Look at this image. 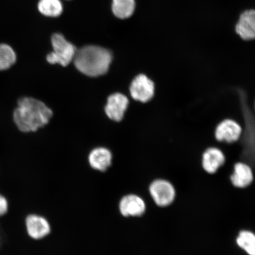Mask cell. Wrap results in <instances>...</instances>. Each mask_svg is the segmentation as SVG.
<instances>
[{
    "label": "cell",
    "mask_w": 255,
    "mask_h": 255,
    "mask_svg": "<svg viewBox=\"0 0 255 255\" xmlns=\"http://www.w3.org/2000/svg\"><path fill=\"white\" fill-rule=\"evenodd\" d=\"M129 93L133 100L147 103L155 95L154 82L145 74L137 75L130 83Z\"/></svg>",
    "instance_id": "cell-5"
},
{
    "label": "cell",
    "mask_w": 255,
    "mask_h": 255,
    "mask_svg": "<svg viewBox=\"0 0 255 255\" xmlns=\"http://www.w3.org/2000/svg\"><path fill=\"white\" fill-rule=\"evenodd\" d=\"M149 191L156 205L161 207L171 205L176 195L173 185L164 179L153 181L149 187Z\"/></svg>",
    "instance_id": "cell-4"
},
{
    "label": "cell",
    "mask_w": 255,
    "mask_h": 255,
    "mask_svg": "<svg viewBox=\"0 0 255 255\" xmlns=\"http://www.w3.org/2000/svg\"><path fill=\"white\" fill-rule=\"evenodd\" d=\"M128 105L129 100L125 95L121 93L112 94L108 98L105 108V113L111 120L120 122L124 119Z\"/></svg>",
    "instance_id": "cell-6"
},
{
    "label": "cell",
    "mask_w": 255,
    "mask_h": 255,
    "mask_svg": "<svg viewBox=\"0 0 255 255\" xmlns=\"http://www.w3.org/2000/svg\"><path fill=\"white\" fill-rule=\"evenodd\" d=\"M135 7V0H113L112 1V11L116 17L122 20L131 17Z\"/></svg>",
    "instance_id": "cell-14"
},
{
    "label": "cell",
    "mask_w": 255,
    "mask_h": 255,
    "mask_svg": "<svg viewBox=\"0 0 255 255\" xmlns=\"http://www.w3.org/2000/svg\"><path fill=\"white\" fill-rule=\"evenodd\" d=\"M8 202L6 197L0 193V217L4 216L8 211Z\"/></svg>",
    "instance_id": "cell-18"
},
{
    "label": "cell",
    "mask_w": 255,
    "mask_h": 255,
    "mask_svg": "<svg viewBox=\"0 0 255 255\" xmlns=\"http://www.w3.org/2000/svg\"><path fill=\"white\" fill-rule=\"evenodd\" d=\"M239 37L245 41L254 40L255 37V11L248 9L241 14L235 27Z\"/></svg>",
    "instance_id": "cell-10"
},
{
    "label": "cell",
    "mask_w": 255,
    "mask_h": 255,
    "mask_svg": "<svg viewBox=\"0 0 255 255\" xmlns=\"http://www.w3.org/2000/svg\"><path fill=\"white\" fill-rule=\"evenodd\" d=\"M53 52L48 54L47 61L50 64H59L66 66L73 61L76 53V47L65 39L62 34H53L52 39Z\"/></svg>",
    "instance_id": "cell-3"
},
{
    "label": "cell",
    "mask_w": 255,
    "mask_h": 255,
    "mask_svg": "<svg viewBox=\"0 0 255 255\" xmlns=\"http://www.w3.org/2000/svg\"><path fill=\"white\" fill-rule=\"evenodd\" d=\"M238 246L249 255H255V236L249 231H242L237 238Z\"/></svg>",
    "instance_id": "cell-16"
},
{
    "label": "cell",
    "mask_w": 255,
    "mask_h": 255,
    "mask_svg": "<svg viewBox=\"0 0 255 255\" xmlns=\"http://www.w3.org/2000/svg\"><path fill=\"white\" fill-rule=\"evenodd\" d=\"M225 156L221 149L216 147L207 148L202 156V167L206 173H216L225 162Z\"/></svg>",
    "instance_id": "cell-11"
},
{
    "label": "cell",
    "mask_w": 255,
    "mask_h": 255,
    "mask_svg": "<svg viewBox=\"0 0 255 255\" xmlns=\"http://www.w3.org/2000/svg\"><path fill=\"white\" fill-rule=\"evenodd\" d=\"M242 128L235 121L226 119L217 126L215 136L217 141L232 143L238 141L242 134Z\"/></svg>",
    "instance_id": "cell-8"
},
{
    "label": "cell",
    "mask_w": 255,
    "mask_h": 255,
    "mask_svg": "<svg viewBox=\"0 0 255 255\" xmlns=\"http://www.w3.org/2000/svg\"><path fill=\"white\" fill-rule=\"evenodd\" d=\"M16 61L15 53L7 44H0V71H5L14 65Z\"/></svg>",
    "instance_id": "cell-17"
},
{
    "label": "cell",
    "mask_w": 255,
    "mask_h": 255,
    "mask_svg": "<svg viewBox=\"0 0 255 255\" xmlns=\"http://www.w3.org/2000/svg\"><path fill=\"white\" fill-rule=\"evenodd\" d=\"M88 161L89 165L94 170L105 172L111 167L113 154L106 148H96L89 154Z\"/></svg>",
    "instance_id": "cell-12"
},
{
    "label": "cell",
    "mask_w": 255,
    "mask_h": 255,
    "mask_svg": "<svg viewBox=\"0 0 255 255\" xmlns=\"http://www.w3.org/2000/svg\"><path fill=\"white\" fill-rule=\"evenodd\" d=\"M254 180V174L250 166L244 162H238L234 166V171L231 176L234 186L239 189L250 186Z\"/></svg>",
    "instance_id": "cell-13"
},
{
    "label": "cell",
    "mask_w": 255,
    "mask_h": 255,
    "mask_svg": "<svg viewBox=\"0 0 255 255\" xmlns=\"http://www.w3.org/2000/svg\"><path fill=\"white\" fill-rule=\"evenodd\" d=\"M37 7L41 14L48 17H59L63 11L60 0H40Z\"/></svg>",
    "instance_id": "cell-15"
},
{
    "label": "cell",
    "mask_w": 255,
    "mask_h": 255,
    "mask_svg": "<svg viewBox=\"0 0 255 255\" xmlns=\"http://www.w3.org/2000/svg\"><path fill=\"white\" fill-rule=\"evenodd\" d=\"M53 112L42 102L25 97L20 99L14 113V121L22 132L36 131L49 123Z\"/></svg>",
    "instance_id": "cell-1"
},
{
    "label": "cell",
    "mask_w": 255,
    "mask_h": 255,
    "mask_svg": "<svg viewBox=\"0 0 255 255\" xmlns=\"http://www.w3.org/2000/svg\"><path fill=\"white\" fill-rule=\"evenodd\" d=\"M119 210L121 214L126 218L141 216L145 212L146 205L141 197L128 194L120 200Z\"/></svg>",
    "instance_id": "cell-9"
},
{
    "label": "cell",
    "mask_w": 255,
    "mask_h": 255,
    "mask_svg": "<svg viewBox=\"0 0 255 255\" xmlns=\"http://www.w3.org/2000/svg\"><path fill=\"white\" fill-rule=\"evenodd\" d=\"M27 234L35 240H40L49 235L51 226L44 217L31 214L27 216L25 221Z\"/></svg>",
    "instance_id": "cell-7"
},
{
    "label": "cell",
    "mask_w": 255,
    "mask_h": 255,
    "mask_svg": "<svg viewBox=\"0 0 255 255\" xmlns=\"http://www.w3.org/2000/svg\"><path fill=\"white\" fill-rule=\"evenodd\" d=\"M112 60L113 55L109 50L89 45L77 50L73 61L76 69L83 74L98 77L108 72Z\"/></svg>",
    "instance_id": "cell-2"
}]
</instances>
